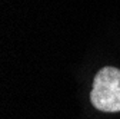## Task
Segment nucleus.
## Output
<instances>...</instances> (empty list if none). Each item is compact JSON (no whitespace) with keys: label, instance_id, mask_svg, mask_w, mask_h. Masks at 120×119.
Wrapping results in <instances>:
<instances>
[{"label":"nucleus","instance_id":"f257e3e1","mask_svg":"<svg viewBox=\"0 0 120 119\" xmlns=\"http://www.w3.org/2000/svg\"><path fill=\"white\" fill-rule=\"evenodd\" d=\"M90 102L100 112H120V69L104 66L96 73Z\"/></svg>","mask_w":120,"mask_h":119}]
</instances>
